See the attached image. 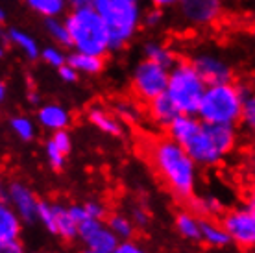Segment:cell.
<instances>
[{
    "label": "cell",
    "instance_id": "1",
    "mask_svg": "<svg viewBox=\"0 0 255 253\" xmlns=\"http://www.w3.org/2000/svg\"><path fill=\"white\" fill-rule=\"evenodd\" d=\"M166 133L178 140L202 168L218 166L239 144L237 126L209 124L198 115H179Z\"/></svg>",
    "mask_w": 255,
    "mask_h": 253
},
{
    "label": "cell",
    "instance_id": "2",
    "mask_svg": "<svg viewBox=\"0 0 255 253\" xmlns=\"http://www.w3.org/2000/svg\"><path fill=\"white\" fill-rule=\"evenodd\" d=\"M144 155L165 189L176 200L189 203L196 192L200 166L185 148L166 133L144 142Z\"/></svg>",
    "mask_w": 255,
    "mask_h": 253
},
{
    "label": "cell",
    "instance_id": "3",
    "mask_svg": "<svg viewBox=\"0 0 255 253\" xmlns=\"http://www.w3.org/2000/svg\"><path fill=\"white\" fill-rule=\"evenodd\" d=\"M146 0H91L111 33V52L126 48L142 28Z\"/></svg>",
    "mask_w": 255,
    "mask_h": 253
},
{
    "label": "cell",
    "instance_id": "4",
    "mask_svg": "<svg viewBox=\"0 0 255 253\" xmlns=\"http://www.w3.org/2000/svg\"><path fill=\"white\" fill-rule=\"evenodd\" d=\"M65 22L69 26L70 48L74 52L108 56L111 52V33L102 19V15L93 6H83L69 9L65 15Z\"/></svg>",
    "mask_w": 255,
    "mask_h": 253
},
{
    "label": "cell",
    "instance_id": "5",
    "mask_svg": "<svg viewBox=\"0 0 255 253\" xmlns=\"http://www.w3.org/2000/svg\"><path fill=\"white\" fill-rule=\"evenodd\" d=\"M246 89L235 82L207 85L198 117L209 124H230L237 126L243 119Z\"/></svg>",
    "mask_w": 255,
    "mask_h": 253
},
{
    "label": "cell",
    "instance_id": "6",
    "mask_svg": "<svg viewBox=\"0 0 255 253\" xmlns=\"http://www.w3.org/2000/svg\"><path fill=\"white\" fill-rule=\"evenodd\" d=\"M207 83L191 59H178L170 67L166 95L181 115H196L205 95Z\"/></svg>",
    "mask_w": 255,
    "mask_h": 253
},
{
    "label": "cell",
    "instance_id": "7",
    "mask_svg": "<svg viewBox=\"0 0 255 253\" xmlns=\"http://www.w3.org/2000/svg\"><path fill=\"white\" fill-rule=\"evenodd\" d=\"M168 78H170V67L140 57L135 63L129 78L131 93L139 102L148 104L155 100L157 96L165 95L168 87Z\"/></svg>",
    "mask_w": 255,
    "mask_h": 253
},
{
    "label": "cell",
    "instance_id": "8",
    "mask_svg": "<svg viewBox=\"0 0 255 253\" xmlns=\"http://www.w3.org/2000/svg\"><path fill=\"white\" fill-rule=\"evenodd\" d=\"M178 19L189 30H207L224 17V0H181L178 4Z\"/></svg>",
    "mask_w": 255,
    "mask_h": 253
},
{
    "label": "cell",
    "instance_id": "9",
    "mask_svg": "<svg viewBox=\"0 0 255 253\" xmlns=\"http://www.w3.org/2000/svg\"><path fill=\"white\" fill-rule=\"evenodd\" d=\"M220 222L230 233L231 244L243 252H255V211L248 205L224 211Z\"/></svg>",
    "mask_w": 255,
    "mask_h": 253
},
{
    "label": "cell",
    "instance_id": "10",
    "mask_svg": "<svg viewBox=\"0 0 255 253\" xmlns=\"http://www.w3.org/2000/svg\"><path fill=\"white\" fill-rule=\"evenodd\" d=\"M189 59L202 74L207 85L233 82V76H235L233 67L222 52L213 50V48H196Z\"/></svg>",
    "mask_w": 255,
    "mask_h": 253
},
{
    "label": "cell",
    "instance_id": "11",
    "mask_svg": "<svg viewBox=\"0 0 255 253\" xmlns=\"http://www.w3.org/2000/svg\"><path fill=\"white\" fill-rule=\"evenodd\" d=\"M2 203L11 205L17 211V215L22 218L24 224H35L39 222V200L24 181H9L6 189L2 190Z\"/></svg>",
    "mask_w": 255,
    "mask_h": 253
},
{
    "label": "cell",
    "instance_id": "12",
    "mask_svg": "<svg viewBox=\"0 0 255 253\" xmlns=\"http://www.w3.org/2000/svg\"><path fill=\"white\" fill-rule=\"evenodd\" d=\"M78 241L82 242L83 248L93 250L98 253H113L121 239L117 237L106 220H95L89 218L80 224L78 228Z\"/></svg>",
    "mask_w": 255,
    "mask_h": 253
},
{
    "label": "cell",
    "instance_id": "13",
    "mask_svg": "<svg viewBox=\"0 0 255 253\" xmlns=\"http://www.w3.org/2000/svg\"><path fill=\"white\" fill-rule=\"evenodd\" d=\"M2 37H4V44L6 46H11L19 56H22L28 61L41 59V50L43 48L39 46V41L30 32H26V30H22L19 26H6Z\"/></svg>",
    "mask_w": 255,
    "mask_h": 253
},
{
    "label": "cell",
    "instance_id": "14",
    "mask_svg": "<svg viewBox=\"0 0 255 253\" xmlns=\"http://www.w3.org/2000/svg\"><path fill=\"white\" fill-rule=\"evenodd\" d=\"M72 152V137L67 129L54 131L45 142V155L52 170H63L67 155Z\"/></svg>",
    "mask_w": 255,
    "mask_h": 253
},
{
    "label": "cell",
    "instance_id": "15",
    "mask_svg": "<svg viewBox=\"0 0 255 253\" xmlns=\"http://www.w3.org/2000/svg\"><path fill=\"white\" fill-rule=\"evenodd\" d=\"M87 121L91 126L96 127L104 135H109V137H122L124 135V122L117 117L113 109L95 104L87 109Z\"/></svg>",
    "mask_w": 255,
    "mask_h": 253
},
{
    "label": "cell",
    "instance_id": "16",
    "mask_svg": "<svg viewBox=\"0 0 255 253\" xmlns=\"http://www.w3.org/2000/svg\"><path fill=\"white\" fill-rule=\"evenodd\" d=\"M179 115L181 113L178 111L176 104L168 98L166 93L146 104V119L150 121L152 126L159 127V129H168L170 124L178 119Z\"/></svg>",
    "mask_w": 255,
    "mask_h": 253
},
{
    "label": "cell",
    "instance_id": "17",
    "mask_svg": "<svg viewBox=\"0 0 255 253\" xmlns=\"http://www.w3.org/2000/svg\"><path fill=\"white\" fill-rule=\"evenodd\" d=\"M37 122L39 126L46 129V131H61V129H67L70 126L72 115L65 106L50 102V104H43L37 109Z\"/></svg>",
    "mask_w": 255,
    "mask_h": 253
},
{
    "label": "cell",
    "instance_id": "18",
    "mask_svg": "<svg viewBox=\"0 0 255 253\" xmlns=\"http://www.w3.org/2000/svg\"><path fill=\"white\" fill-rule=\"evenodd\" d=\"M174 226L181 239L189 242H202V218L192 209L179 211L174 218Z\"/></svg>",
    "mask_w": 255,
    "mask_h": 253
},
{
    "label": "cell",
    "instance_id": "19",
    "mask_svg": "<svg viewBox=\"0 0 255 253\" xmlns=\"http://www.w3.org/2000/svg\"><path fill=\"white\" fill-rule=\"evenodd\" d=\"M22 218L17 215V211L11 205L2 203L0 205V244L4 242L19 241L20 231H22Z\"/></svg>",
    "mask_w": 255,
    "mask_h": 253
},
{
    "label": "cell",
    "instance_id": "20",
    "mask_svg": "<svg viewBox=\"0 0 255 253\" xmlns=\"http://www.w3.org/2000/svg\"><path fill=\"white\" fill-rule=\"evenodd\" d=\"M140 54L146 59H152V61H157L161 65H166V67H172L178 57H176V52L168 43L161 41L157 37L146 39L142 46H140Z\"/></svg>",
    "mask_w": 255,
    "mask_h": 253
},
{
    "label": "cell",
    "instance_id": "21",
    "mask_svg": "<svg viewBox=\"0 0 255 253\" xmlns=\"http://www.w3.org/2000/svg\"><path fill=\"white\" fill-rule=\"evenodd\" d=\"M202 242L207 244L209 248L222 250V248L231 244V237L226 231V228H224V224L220 220L202 218Z\"/></svg>",
    "mask_w": 255,
    "mask_h": 253
},
{
    "label": "cell",
    "instance_id": "22",
    "mask_svg": "<svg viewBox=\"0 0 255 253\" xmlns=\"http://www.w3.org/2000/svg\"><path fill=\"white\" fill-rule=\"evenodd\" d=\"M78 226L74 218L70 216L69 207L54 203V235L59 237L61 241L70 242L78 239Z\"/></svg>",
    "mask_w": 255,
    "mask_h": 253
},
{
    "label": "cell",
    "instance_id": "23",
    "mask_svg": "<svg viewBox=\"0 0 255 253\" xmlns=\"http://www.w3.org/2000/svg\"><path fill=\"white\" fill-rule=\"evenodd\" d=\"M69 63L78 70L80 76H98L106 67V57L85 52H72L69 54Z\"/></svg>",
    "mask_w": 255,
    "mask_h": 253
},
{
    "label": "cell",
    "instance_id": "24",
    "mask_svg": "<svg viewBox=\"0 0 255 253\" xmlns=\"http://www.w3.org/2000/svg\"><path fill=\"white\" fill-rule=\"evenodd\" d=\"M189 209H192L200 218H218L224 215V203L213 194L192 196L189 200Z\"/></svg>",
    "mask_w": 255,
    "mask_h": 253
},
{
    "label": "cell",
    "instance_id": "25",
    "mask_svg": "<svg viewBox=\"0 0 255 253\" xmlns=\"http://www.w3.org/2000/svg\"><path fill=\"white\" fill-rule=\"evenodd\" d=\"M22 2L30 11L43 17V19L65 17L67 9H70L67 0H22Z\"/></svg>",
    "mask_w": 255,
    "mask_h": 253
},
{
    "label": "cell",
    "instance_id": "26",
    "mask_svg": "<svg viewBox=\"0 0 255 253\" xmlns=\"http://www.w3.org/2000/svg\"><path fill=\"white\" fill-rule=\"evenodd\" d=\"M7 126H9V131L22 142H30L37 135L35 122L30 117H26V115H13V117H9Z\"/></svg>",
    "mask_w": 255,
    "mask_h": 253
},
{
    "label": "cell",
    "instance_id": "27",
    "mask_svg": "<svg viewBox=\"0 0 255 253\" xmlns=\"http://www.w3.org/2000/svg\"><path fill=\"white\" fill-rule=\"evenodd\" d=\"M45 32L50 37L52 43L70 48V33L69 26L65 22V17H52V19H45Z\"/></svg>",
    "mask_w": 255,
    "mask_h": 253
},
{
    "label": "cell",
    "instance_id": "28",
    "mask_svg": "<svg viewBox=\"0 0 255 253\" xmlns=\"http://www.w3.org/2000/svg\"><path fill=\"white\" fill-rule=\"evenodd\" d=\"M108 226L111 228V231L121 239V241H128V239H133L135 233V222L131 220V216L122 215V213H111L106 218Z\"/></svg>",
    "mask_w": 255,
    "mask_h": 253
},
{
    "label": "cell",
    "instance_id": "29",
    "mask_svg": "<svg viewBox=\"0 0 255 253\" xmlns=\"http://www.w3.org/2000/svg\"><path fill=\"white\" fill-rule=\"evenodd\" d=\"M111 109L115 111V115L122 122H128V124H137L142 119V111H140L139 104H135L131 100H117Z\"/></svg>",
    "mask_w": 255,
    "mask_h": 253
},
{
    "label": "cell",
    "instance_id": "30",
    "mask_svg": "<svg viewBox=\"0 0 255 253\" xmlns=\"http://www.w3.org/2000/svg\"><path fill=\"white\" fill-rule=\"evenodd\" d=\"M41 61L45 65H48V67H52V69L58 70L59 67L69 63V56L65 54V46L52 43L48 46H43V50H41Z\"/></svg>",
    "mask_w": 255,
    "mask_h": 253
},
{
    "label": "cell",
    "instance_id": "31",
    "mask_svg": "<svg viewBox=\"0 0 255 253\" xmlns=\"http://www.w3.org/2000/svg\"><path fill=\"white\" fill-rule=\"evenodd\" d=\"M241 124H243V127L248 131L250 137L255 139V91H246Z\"/></svg>",
    "mask_w": 255,
    "mask_h": 253
},
{
    "label": "cell",
    "instance_id": "32",
    "mask_svg": "<svg viewBox=\"0 0 255 253\" xmlns=\"http://www.w3.org/2000/svg\"><path fill=\"white\" fill-rule=\"evenodd\" d=\"M39 222L45 226L48 233L54 235V203L41 200V203H39Z\"/></svg>",
    "mask_w": 255,
    "mask_h": 253
},
{
    "label": "cell",
    "instance_id": "33",
    "mask_svg": "<svg viewBox=\"0 0 255 253\" xmlns=\"http://www.w3.org/2000/svg\"><path fill=\"white\" fill-rule=\"evenodd\" d=\"M165 19L163 15V9H157V7H148L144 11V19H142V28H148V30H157Z\"/></svg>",
    "mask_w": 255,
    "mask_h": 253
},
{
    "label": "cell",
    "instance_id": "34",
    "mask_svg": "<svg viewBox=\"0 0 255 253\" xmlns=\"http://www.w3.org/2000/svg\"><path fill=\"white\" fill-rule=\"evenodd\" d=\"M113 253H148L146 248L139 244L137 241L133 239H128V241H121L119 242V246L113 250Z\"/></svg>",
    "mask_w": 255,
    "mask_h": 253
},
{
    "label": "cell",
    "instance_id": "35",
    "mask_svg": "<svg viewBox=\"0 0 255 253\" xmlns=\"http://www.w3.org/2000/svg\"><path fill=\"white\" fill-rule=\"evenodd\" d=\"M85 209H87V215L89 218H95V220H106L108 218V209H106V205L100 202H85Z\"/></svg>",
    "mask_w": 255,
    "mask_h": 253
},
{
    "label": "cell",
    "instance_id": "36",
    "mask_svg": "<svg viewBox=\"0 0 255 253\" xmlns=\"http://www.w3.org/2000/svg\"><path fill=\"white\" fill-rule=\"evenodd\" d=\"M58 76H59V80L65 83H74L78 78H80V74H78V70L70 63H65L63 67L58 69Z\"/></svg>",
    "mask_w": 255,
    "mask_h": 253
},
{
    "label": "cell",
    "instance_id": "37",
    "mask_svg": "<svg viewBox=\"0 0 255 253\" xmlns=\"http://www.w3.org/2000/svg\"><path fill=\"white\" fill-rule=\"evenodd\" d=\"M129 216H131V220L135 222V226H139V228H144V226H148V222H150V215L146 213V209H144V207H139V205L131 209Z\"/></svg>",
    "mask_w": 255,
    "mask_h": 253
},
{
    "label": "cell",
    "instance_id": "38",
    "mask_svg": "<svg viewBox=\"0 0 255 253\" xmlns=\"http://www.w3.org/2000/svg\"><path fill=\"white\" fill-rule=\"evenodd\" d=\"M69 213L70 216L74 218L78 226L82 224V222L89 220V215H87V209H85V205H80V203H74V205H69Z\"/></svg>",
    "mask_w": 255,
    "mask_h": 253
},
{
    "label": "cell",
    "instance_id": "39",
    "mask_svg": "<svg viewBox=\"0 0 255 253\" xmlns=\"http://www.w3.org/2000/svg\"><path fill=\"white\" fill-rule=\"evenodd\" d=\"M181 0H146L148 6L157 7V9H172V7H178V4Z\"/></svg>",
    "mask_w": 255,
    "mask_h": 253
},
{
    "label": "cell",
    "instance_id": "40",
    "mask_svg": "<svg viewBox=\"0 0 255 253\" xmlns=\"http://www.w3.org/2000/svg\"><path fill=\"white\" fill-rule=\"evenodd\" d=\"M0 253H26V250L19 241H13L0 244Z\"/></svg>",
    "mask_w": 255,
    "mask_h": 253
},
{
    "label": "cell",
    "instance_id": "41",
    "mask_svg": "<svg viewBox=\"0 0 255 253\" xmlns=\"http://www.w3.org/2000/svg\"><path fill=\"white\" fill-rule=\"evenodd\" d=\"M244 205H248L250 209L255 211V179H252V183L244 190Z\"/></svg>",
    "mask_w": 255,
    "mask_h": 253
},
{
    "label": "cell",
    "instance_id": "42",
    "mask_svg": "<svg viewBox=\"0 0 255 253\" xmlns=\"http://www.w3.org/2000/svg\"><path fill=\"white\" fill-rule=\"evenodd\" d=\"M26 98H28V102H30L32 106H37L39 102H41V95H39L35 89H30L28 95H26Z\"/></svg>",
    "mask_w": 255,
    "mask_h": 253
},
{
    "label": "cell",
    "instance_id": "43",
    "mask_svg": "<svg viewBox=\"0 0 255 253\" xmlns=\"http://www.w3.org/2000/svg\"><path fill=\"white\" fill-rule=\"evenodd\" d=\"M248 172L250 176H252V179H255V148L252 150V153H250L248 157Z\"/></svg>",
    "mask_w": 255,
    "mask_h": 253
},
{
    "label": "cell",
    "instance_id": "44",
    "mask_svg": "<svg viewBox=\"0 0 255 253\" xmlns=\"http://www.w3.org/2000/svg\"><path fill=\"white\" fill-rule=\"evenodd\" d=\"M69 2V7L74 9V7H83V6H91V0H67Z\"/></svg>",
    "mask_w": 255,
    "mask_h": 253
},
{
    "label": "cell",
    "instance_id": "45",
    "mask_svg": "<svg viewBox=\"0 0 255 253\" xmlns=\"http://www.w3.org/2000/svg\"><path fill=\"white\" fill-rule=\"evenodd\" d=\"M6 95H7V85L2 82L0 83V102H6Z\"/></svg>",
    "mask_w": 255,
    "mask_h": 253
},
{
    "label": "cell",
    "instance_id": "46",
    "mask_svg": "<svg viewBox=\"0 0 255 253\" xmlns=\"http://www.w3.org/2000/svg\"><path fill=\"white\" fill-rule=\"evenodd\" d=\"M80 253H98V252H93V250H87V248H85V250H82Z\"/></svg>",
    "mask_w": 255,
    "mask_h": 253
},
{
    "label": "cell",
    "instance_id": "47",
    "mask_svg": "<svg viewBox=\"0 0 255 253\" xmlns=\"http://www.w3.org/2000/svg\"><path fill=\"white\" fill-rule=\"evenodd\" d=\"M252 39H254V44H255V24H254V28H252Z\"/></svg>",
    "mask_w": 255,
    "mask_h": 253
},
{
    "label": "cell",
    "instance_id": "48",
    "mask_svg": "<svg viewBox=\"0 0 255 253\" xmlns=\"http://www.w3.org/2000/svg\"><path fill=\"white\" fill-rule=\"evenodd\" d=\"M252 2H255V0H252Z\"/></svg>",
    "mask_w": 255,
    "mask_h": 253
}]
</instances>
